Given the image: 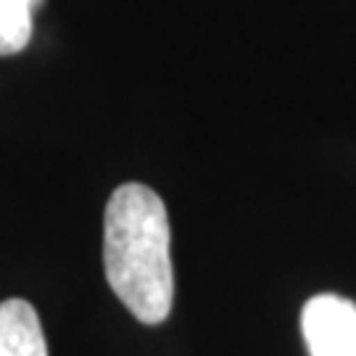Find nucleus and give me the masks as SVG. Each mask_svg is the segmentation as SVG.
Wrapping results in <instances>:
<instances>
[{
  "instance_id": "4",
  "label": "nucleus",
  "mask_w": 356,
  "mask_h": 356,
  "mask_svg": "<svg viewBox=\"0 0 356 356\" xmlns=\"http://www.w3.org/2000/svg\"><path fill=\"white\" fill-rule=\"evenodd\" d=\"M40 0H0V56H13L32 38V8Z\"/></svg>"
},
{
  "instance_id": "3",
  "label": "nucleus",
  "mask_w": 356,
  "mask_h": 356,
  "mask_svg": "<svg viewBox=\"0 0 356 356\" xmlns=\"http://www.w3.org/2000/svg\"><path fill=\"white\" fill-rule=\"evenodd\" d=\"M0 356H48L38 312L24 298L0 304Z\"/></svg>"
},
{
  "instance_id": "1",
  "label": "nucleus",
  "mask_w": 356,
  "mask_h": 356,
  "mask_svg": "<svg viewBox=\"0 0 356 356\" xmlns=\"http://www.w3.org/2000/svg\"><path fill=\"white\" fill-rule=\"evenodd\" d=\"M164 201L140 182L119 185L103 219V267L116 298L143 325H161L175 301Z\"/></svg>"
},
{
  "instance_id": "2",
  "label": "nucleus",
  "mask_w": 356,
  "mask_h": 356,
  "mask_svg": "<svg viewBox=\"0 0 356 356\" xmlns=\"http://www.w3.org/2000/svg\"><path fill=\"white\" fill-rule=\"evenodd\" d=\"M301 332L312 356H356V304L319 293L301 312Z\"/></svg>"
}]
</instances>
